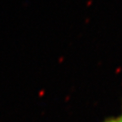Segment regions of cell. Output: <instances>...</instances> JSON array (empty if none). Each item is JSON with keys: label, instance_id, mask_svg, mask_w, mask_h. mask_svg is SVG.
Here are the masks:
<instances>
[{"label": "cell", "instance_id": "cell-1", "mask_svg": "<svg viewBox=\"0 0 122 122\" xmlns=\"http://www.w3.org/2000/svg\"><path fill=\"white\" fill-rule=\"evenodd\" d=\"M104 122H122V110L121 112L114 117H110V118H106Z\"/></svg>", "mask_w": 122, "mask_h": 122}]
</instances>
